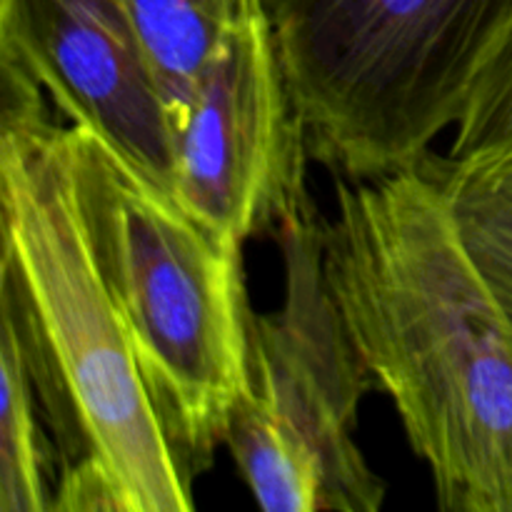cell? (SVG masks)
I'll return each instance as SVG.
<instances>
[{
  "label": "cell",
  "mask_w": 512,
  "mask_h": 512,
  "mask_svg": "<svg viewBox=\"0 0 512 512\" xmlns=\"http://www.w3.org/2000/svg\"><path fill=\"white\" fill-rule=\"evenodd\" d=\"M425 165L443 188L475 265L512 323V150L470 160L428 155Z\"/></svg>",
  "instance_id": "obj_9"
},
{
  "label": "cell",
  "mask_w": 512,
  "mask_h": 512,
  "mask_svg": "<svg viewBox=\"0 0 512 512\" xmlns=\"http://www.w3.org/2000/svg\"><path fill=\"white\" fill-rule=\"evenodd\" d=\"M0 58L43 88L63 123L100 135L175 195V138L123 0H0Z\"/></svg>",
  "instance_id": "obj_7"
},
{
  "label": "cell",
  "mask_w": 512,
  "mask_h": 512,
  "mask_svg": "<svg viewBox=\"0 0 512 512\" xmlns=\"http://www.w3.org/2000/svg\"><path fill=\"white\" fill-rule=\"evenodd\" d=\"M0 63V305L18 323L60 473L88 460L123 512H190L195 473L165 430L85 235L63 120L18 63Z\"/></svg>",
  "instance_id": "obj_2"
},
{
  "label": "cell",
  "mask_w": 512,
  "mask_h": 512,
  "mask_svg": "<svg viewBox=\"0 0 512 512\" xmlns=\"http://www.w3.org/2000/svg\"><path fill=\"white\" fill-rule=\"evenodd\" d=\"M303 120L263 8L210 60L175 138V198L200 223L245 245L310 203Z\"/></svg>",
  "instance_id": "obj_6"
},
{
  "label": "cell",
  "mask_w": 512,
  "mask_h": 512,
  "mask_svg": "<svg viewBox=\"0 0 512 512\" xmlns=\"http://www.w3.org/2000/svg\"><path fill=\"white\" fill-rule=\"evenodd\" d=\"M63 125L88 243L165 430L200 473L248 390L243 245L200 223L100 135Z\"/></svg>",
  "instance_id": "obj_3"
},
{
  "label": "cell",
  "mask_w": 512,
  "mask_h": 512,
  "mask_svg": "<svg viewBox=\"0 0 512 512\" xmlns=\"http://www.w3.org/2000/svg\"><path fill=\"white\" fill-rule=\"evenodd\" d=\"M323 263L365 365L448 512H512V323L425 160L333 175Z\"/></svg>",
  "instance_id": "obj_1"
},
{
  "label": "cell",
  "mask_w": 512,
  "mask_h": 512,
  "mask_svg": "<svg viewBox=\"0 0 512 512\" xmlns=\"http://www.w3.org/2000/svg\"><path fill=\"white\" fill-rule=\"evenodd\" d=\"M3 410H0V512H53L58 475L33 405V375L13 313L3 308Z\"/></svg>",
  "instance_id": "obj_10"
},
{
  "label": "cell",
  "mask_w": 512,
  "mask_h": 512,
  "mask_svg": "<svg viewBox=\"0 0 512 512\" xmlns=\"http://www.w3.org/2000/svg\"><path fill=\"white\" fill-rule=\"evenodd\" d=\"M505 150H512V20L475 78L455 125L450 158L470 160Z\"/></svg>",
  "instance_id": "obj_11"
},
{
  "label": "cell",
  "mask_w": 512,
  "mask_h": 512,
  "mask_svg": "<svg viewBox=\"0 0 512 512\" xmlns=\"http://www.w3.org/2000/svg\"><path fill=\"white\" fill-rule=\"evenodd\" d=\"M313 158L415 168L455 128L512 0H260Z\"/></svg>",
  "instance_id": "obj_4"
},
{
  "label": "cell",
  "mask_w": 512,
  "mask_h": 512,
  "mask_svg": "<svg viewBox=\"0 0 512 512\" xmlns=\"http://www.w3.org/2000/svg\"><path fill=\"white\" fill-rule=\"evenodd\" d=\"M123 5L153 68L173 138H178L210 60L260 8V0H123Z\"/></svg>",
  "instance_id": "obj_8"
},
{
  "label": "cell",
  "mask_w": 512,
  "mask_h": 512,
  "mask_svg": "<svg viewBox=\"0 0 512 512\" xmlns=\"http://www.w3.org/2000/svg\"><path fill=\"white\" fill-rule=\"evenodd\" d=\"M313 203L278 230L285 298L250 315L248 390L225 445L255 503L273 512H375L385 483L353 433L375 380L338 308Z\"/></svg>",
  "instance_id": "obj_5"
}]
</instances>
